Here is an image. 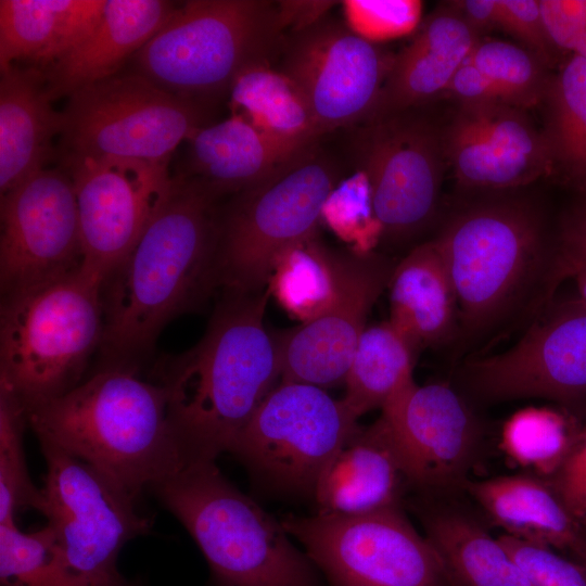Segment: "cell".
Returning a JSON list of instances; mask_svg holds the SVG:
<instances>
[{
	"mask_svg": "<svg viewBox=\"0 0 586 586\" xmlns=\"http://www.w3.org/2000/svg\"><path fill=\"white\" fill-rule=\"evenodd\" d=\"M102 282L82 268L52 283L1 296L0 387L25 409L79 384L102 343Z\"/></svg>",
	"mask_w": 586,
	"mask_h": 586,
	"instance_id": "7",
	"label": "cell"
},
{
	"mask_svg": "<svg viewBox=\"0 0 586 586\" xmlns=\"http://www.w3.org/2000/svg\"><path fill=\"white\" fill-rule=\"evenodd\" d=\"M61 155L169 163L177 146L206 125L207 106L175 95L130 71L66 98Z\"/></svg>",
	"mask_w": 586,
	"mask_h": 586,
	"instance_id": "9",
	"label": "cell"
},
{
	"mask_svg": "<svg viewBox=\"0 0 586 586\" xmlns=\"http://www.w3.org/2000/svg\"><path fill=\"white\" fill-rule=\"evenodd\" d=\"M443 145L467 190L514 189L552 169L545 135L519 107L499 101L460 104Z\"/></svg>",
	"mask_w": 586,
	"mask_h": 586,
	"instance_id": "20",
	"label": "cell"
},
{
	"mask_svg": "<svg viewBox=\"0 0 586 586\" xmlns=\"http://www.w3.org/2000/svg\"><path fill=\"white\" fill-rule=\"evenodd\" d=\"M220 196L199 179L175 177L166 203L104 278V367H137L171 319L199 308L218 289Z\"/></svg>",
	"mask_w": 586,
	"mask_h": 586,
	"instance_id": "1",
	"label": "cell"
},
{
	"mask_svg": "<svg viewBox=\"0 0 586 586\" xmlns=\"http://www.w3.org/2000/svg\"><path fill=\"white\" fill-rule=\"evenodd\" d=\"M79 213L84 269L104 278L124 259L170 196L169 163L61 155Z\"/></svg>",
	"mask_w": 586,
	"mask_h": 586,
	"instance_id": "16",
	"label": "cell"
},
{
	"mask_svg": "<svg viewBox=\"0 0 586 586\" xmlns=\"http://www.w3.org/2000/svg\"><path fill=\"white\" fill-rule=\"evenodd\" d=\"M284 33L268 0H190L130 60L160 88L207 106L246 68L278 55Z\"/></svg>",
	"mask_w": 586,
	"mask_h": 586,
	"instance_id": "6",
	"label": "cell"
},
{
	"mask_svg": "<svg viewBox=\"0 0 586 586\" xmlns=\"http://www.w3.org/2000/svg\"><path fill=\"white\" fill-rule=\"evenodd\" d=\"M39 443L47 466L42 513L69 576L77 586H139L117 566L122 548L151 531L136 498L86 461Z\"/></svg>",
	"mask_w": 586,
	"mask_h": 586,
	"instance_id": "10",
	"label": "cell"
},
{
	"mask_svg": "<svg viewBox=\"0 0 586 586\" xmlns=\"http://www.w3.org/2000/svg\"><path fill=\"white\" fill-rule=\"evenodd\" d=\"M551 477L555 492L582 523L586 517V426L582 428L572 450Z\"/></svg>",
	"mask_w": 586,
	"mask_h": 586,
	"instance_id": "44",
	"label": "cell"
},
{
	"mask_svg": "<svg viewBox=\"0 0 586 586\" xmlns=\"http://www.w3.org/2000/svg\"><path fill=\"white\" fill-rule=\"evenodd\" d=\"M336 3L329 0L276 1L280 26L283 33L288 30L286 34L305 30L326 18Z\"/></svg>",
	"mask_w": 586,
	"mask_h": 586,
	"instance_id": "46",
	"label": "cell"
},
{
	"mask_svg": "<svg viewBox=\"0 0 586 586\" xmlns=\"http://www.w3.org/2000/svg\"><path fill=\"white\" fill-rule=\"evenodd\" d=\"M1 296L69 277L84 267L75 188L61 166L42 168L1 195Z\"/></svg>",
	"mask_w": 586,
	"mask_h": 586,
	"instance_id": "15",
	"label": "cell"
},
{
	"mask_svg": "<svg viewBox=\"0 0 586 586\" xmlns=\"http://www.w3.org/2000/svg\"><path fill=\"white\" fill-rule=\"evenodd\" d=\"M571 279L574 280L576 288V297L586 305V265L577 269Z\"/></svg>",
	"mask_w": 586,
	"mask_h": 586,
	"instance_id": "48",
	"label": "cell"
},
{
	"mask_svg": "<svg viewBox=\"0 0 586 586\" xmlns=\"http://www.w3.org/2000/svg\"><path fill=\"white\" fill-rule=\"evenodd\" d=\"M280 522L327 586H453L400 507L357 517L288 514Z\"/></svg>",
	"mask_w": 586,
	"mask_h": 586,
	"instance_id": "12",
	"label": "cell"
},
{
	"mask_svg": "<svg viewBox=\"0 0 586 586\" xmlns=\"http://www.w3.org/2000/svg\"><path fill=\"white\" fill-rule=\"evenodd\" d=\"M357 425L342 398L315 385L279 382L228 453L264 486L313 498L323 470Z\"/></svg>",
	"mask_w": 586,
	"mask_h": 586,
	"instance_id": "11",
	"label": "cell"
},
{
	"mask_svg": "<svg viewBox=\"0 0 586 586\" xmlns=\"http://www.w3.org/2000/svg\"><path fill=\"white\" fill-rule=\"evenodd\" d=\"M26 415L39 442L86 461L136 499L190 463L166 387L139 378L137 367H104Z\"/></svg>",
	"mask_w": 586,
	"mask_h": 586,
	"instance_id": "4",
	"label": "cell"
},
{
	"mask_svg": "<svg viewBox=\"0 0 586 586\" xmlns=\"http://www.w3.org/2000/svg\"><path fill=\"white\" fill-rule=\"evenodd\" d=\"M477 41L453 4L433 12L393 56L372 116L416 109L445 92Z\"/></svg>",
	"mask_w": 586,
	"mask_h": 586,
	"instance_id": "23",
	"label": "cell"
},
{
	"mask_svg": "<svg viewBox=\"0 0 586 586\" xmlns=\"http://www.w3.org/2000/svg\"><path fill=\"white\" fill-rule=\"evenodd\" d=\"M27 422L23 404L0 387V524L15 522L21 508L41 513L44 495L31 482L24 456L23 431Z\"/></svg>",
	"mask_w": 586,
	"mask_h": 586,
	"instance_id": "36",
	"label": "cell"
},
{
	"mask_svg": "<svg viewBox=\"0 0 586 586\" xmlns=\"http://www.w3.org/2000/svg\"><path fill=\"white\" fill-rule=\"evenodd\" d=\"M279 71L302 94L320 136L375 112L393 56L329 17L285 34Z\"/></svg>",
	"mask_w": 586,
	"mask_h": 586,
	"instance_id": "17",
	"label": "cell"
},
{
	"mask_svg": "<svg viewBox=\"0 0 586 586\" xmlns=\"http://www.w3.org/2000/svg\"><path fill=\"white\" fill-rule=\"evenodd\" d=\"M532 586H586V565L572 561L552 548L508 534L499 537Z\"/></svg>",
	"mask_w": 586,
	"mask_h": 586,
	"instance_id": "40",
	"label": "cell"
},
{
	"mask_svg": "<svg viewBox=\"0 0 586 586\" xmlns=\"http://www.w3.org/2000/svg\"><path fill=\"white\" fill-rule=\"evenodd\" d=\"M408 485L391 431L380 416L357 425L328 463L313 499L317 514L357 517L399 507Z\"/></svg>",
	"mask_w": 586,
	"mask_h": 586,
	"instance_id": "21",
	"label": "cell"
},
{
	"mask_svg": "<svg viewBox=\"0 0 586 586\" xmlns=\"http://www.w3.org/2000/svg\"><path fill=\"white\" fill-rule=\"evenodd\" d=\"M176 3L164 0H105L92 30L43 68L52 101L119 72L169 17Z\"/></svg>",
	"mask_w": 586,
	"mask_h": 586,
	"instance_id": "22",
	"label": "cell"
},
{
	"mask_svg": "<svg viewBox=\"0 0 586 586\" xmlns=\"http://www.w3.org/2000/svg\"><path fill=\"white\" fill-rule=\"evenodd\" d=\"M416 109L370 117L354 140L374 216L394 241L423 230L438 205L443 136Z\"/></svg>",
	"mask_w": 586,
	"mask_h": 586,
	"instance_id": "13",
	"label": "cell"
},
{
	"mask_svg": "<svg viewBox=\"0 0 586 586\" xmlns=\"http://www.w3.org/2000/svg\"><path fill=\"white\" fill-rule=\"evenodd\" d=\"M150 491L192 536L214 586H327L281 522L215 461L191 462Z\"/></svg>",
	"mask_w": 586,
	"mask_h": 586,
	"instance_id": "5",
	"label": "cell"
},
{
	"mask_svg": "<svg viewBox=\"0 0 586 586\" xmlns=\"http://www.w3.org/2000/svg\"><path fill=\"white\" fill-rule=\"evenodd\" d=\"M381 410L408 485L437 492L460 484L476 454L480 429L456 390L447 383L419 385L413 379Z\"/></svg>",
	"mask_w": 586,
	"mask_h": 586,
	"instance_id": "19",
	"label": "cell"
},
{
	"mask_svg": "<svg viewBox=\"0 0 586 586\" xmlns=\"http://www.w3.org/2000/svg\"><path fill=\"white\" fill-rule=\"evenodd\" d=\"M445 92L460 104L502 102L493 81L468 59L457 69Z\"/></svg>",
	"mask_w": 586,
	"mask_h": 586,
	"instance_id": "45",
	"label": "cell"
},
{
	"mask_svg": "<svg viewBox=\"0 0 586 586\" xmlns=\"http://www.w3.org/2000/svg\"><path fill=\"white\" fill-rule=\"evenodd\" d=\"M419 348L390 320L367 326L345 377L342 398L358 419L380 408L413 380Z\"/></svg>",
	"mask_w": 586,
	"mask_h": 586,
	"instance_id": "31",
	"label": "cell"
},
{
	"mask_svg": "<svg viewBox=\"0 0 586 586\" xmlns=\"http://www.w3.org/2000/svg\"><path fill=\"white\" fill-rule=\"evenodd\" d=\"M498 28L521 40L545 62L552 44L543 23L539 1L498 0Z\"/></svg>",
	"mask_w": 586,
	"mask_h": 586,
	"instance_id": "42",
	"label": "cell"
},
{
	"mask_svg": "<svg viewBox=\"0 0 586 586\" xmlns=\"http://www.w3.org/2000/svg\"><path fill=\"white\" fill-rule=\"evenodd\" d=\"M544 99L552 169L577 192L586 190V59L572 53L549 79Z\"/></svg>",
	"mask_w": 586,
	"mask_h": 586,
	"instance_id": "32",
	"label": "cell"
},
{
	"mask_svg": "<svg viewBox=\"0 0 586 586\" xmlns=\"http://www.w3.org/2000/svg\"><path fill=\"white\" fill-rule=\"evenodd\" d=\"M344 23L357 36L375 44L407 36L420 26L419 0H344Z\"/></svg>",
	"mask_w": 586,
	"mask_h": 586,
	"instance_id": "38",
	"label": "cell"
},
{
	"mask_svg": "<svg viewBox=\"0 0 586 586\" xmlns=\"http://www.w3.org/2000/svg\"><path fill=\"white\" fill-rule=\"evenodd\" d=\"M539 5L552 47L574 53L586 29V0H540Z\"/></svg>",
	"mask_w": 586,
	"mask_h": 586,
	"instance_id": "43",
	"label": "cell"
},
{
	"mask_svg": "<svg viewBox=\"0 0 586 586\" xmlns=\"http://www.w3.org/2000/svg\"><path fill=\"white\" fill-rule=\"evenodd\" d=\"M456 292L458 337L475 341L532 320L559 288L556 234L537 206L489 198L456 211L433 239Z\"/></svg>",
	"mask_w": 586,
	"mask_h": 586,
	"instance_id": "3",
	"label": "cell"
},
{
	"mask_svg": "<svg viewBox=\"0 0 586 586\" xmlns=\"http://www.w3.org/2000/svg\"><path fill=\"white\" fill-rule=\"evenodd\" d=\"M453 586H532L499 538L459 511L420 508Z\"/></svg>",
	"mask_w": 586,
	"mask_h": 586,
	"instance_id": "29",
	"label": "cell"
},
{
	"mask_svg": "<svg viewBox=\"0 0 586 586\" xmlns=\"http://www.w3.org/2000/svg\"><path fill=\"white\" fill-rule=\"evenodd\" d=\"M1 586H77L66 571L50 525L33 533L0 524Z\"/></svg>",
	"mask_w": 586,
	"mask_h": 586,
	"instance_id": "35",
	"label": "cell"
},
{
	"mask_svg": "<svg viewBox=\"0 0 586 586\" xmlns=\"http://www.w3.org/2000/svg\"><path fill=\"white\" fill-rule=\"evenodd\" d=\"M577 561L586 565V551L582 555V557Z\"/></svg>",
	"mask_w": 586,
	"mask_h": 586,
	"instance_id": "50",
	"label": "cell"
},
{
	"mask_svg": "<svg viewBox=\"0 0 586 586\" xmlns=\"http://www.w3.org/2000/svg\"><path fill=\"white\" fill-rule=\"evenodd\" d=\"M582 524H583V527H585V532H586V517L584 518V520L582 521Z\"/></svg>",
	"mask_w": 586,
	"mask_h": 586,
	"instance_id": "51",
	"label": "cell"
},
{
	"mask_svg": "<svg viewBox=\"0 0 586 586\" xmlns=\"http://www.w3.org/2000/svg\"><path fill=\"white\" fill-rule=\"evenodd\" d=\"M291 315L302 322L322 313L335 290L334 251L316 234L291 246L279 259L268 285Z\"/></svg>",
	"mask_w": 586,
	"mask_h": 586,
	"instance_id": "34",
	"label": "cell"
},
{
	"mask_svg": "<svg viewBox=\"0 0 586 586\" xmlns=\"http://www.w3.org/2000/svg\"><path fill=\"white\" fill-rule=\"evenodd\" d=\"M322 216L330 226L346 240L355 239L360 252H371L375 237L382 234L377 220L366 178L361 175L358 182L353 180L345 187H335L322 209Z\"/></svg>",
	"mask_w": 586,
	"mask_h": 586,
	"instance_id": "39",
	"label": "cell"
},
{
	"mask_svg": "<svg viewBox=\"0 0 586 586\" xmlns=\"http://www.w3.org/2000/svg\"><path fill=\"white\" fill-rule=\"evenodd\" d=\"M222 292L201 340L156 367L190 463L228 451L281 379L278 341L264 321L269 288Z\"/></svg>",
	"mask_w": 586,
	"mask_h": 586,
	"instance_id": "2",
	"label": "cell"
},
{
	"mask_svg": "<svg viewBox=\"0 0 586 586\" xmlns=\"http://www.w3.org/2000/svg\"><path fill=\"white\" fill-rule=\"evenodd\" d=\"M582 428L565 408H522L501 429V448L518 464L552 476L563 463Z\"/></svg>",
	"mask_w": 586,
	"mask_h": 586,
	"instance_id": "33",
	"label": "cell"
},
{
	"mask_svg": "<svg viewBox=\"0 0 586 586\" xmlns=\"http://www.w3.org/2000/svg\"><path fill=\"white\" fill-rule=\"evenodd\" d=\"M468 61L493 81L504 103L523 109L545 97L549 79L542 61L528 49L499 40H479Z\"/></svg>",
	"mask_w": 586,
	"mask_h": 586,
	"instance_id": "37",
	"label": "cell"
},
{
	"mask_svg": "<svg viewBox=\"0 0 586 586\" xmlns=\"http://www.w3.org/2000/svg\"><path fill=\"white\" fill-rule=\"evenodd\" d=\"M387 288L390 322L419 349L458 337L456 292L434 240L417 245L395 264Z\"/></svg>",
	"mask_w": 586,
	"mask_h": 586,
	"instance_id": "25",
	"label": "cell"
},
{
	"mask_svg": "<svg viewBox=\"0 0 586 586\" xmlns=\"http://www.w3.org/2000/svg\"><path fill=\"white\" fill-rule=\"evenodd\" d=\"M228 97L233 116L277 141L304 149L317 143L320 137L300 91L269 63L251 66L239 74Z\"/></svg>",
	"mask_w": 586,
	"mask_h": 586,
	"instance_id": "30",
	"label": "cell"
},
{
	"mask_svg": "<svg viewBox=\"0 0 586 586\" xmlns=\"http://www.w3.org/2000/svg\"><path fill=\"white\" fill-rule=\"evenodd\" d=\"M140 586V585H139Z\"/></svg>",
	"mask_w": 586,
	"mask_h": 586,
	"instance_id": "52",
	"label": "cell"
},
{
	"mask_svg": "<svg viewBox=\"0 0 586 586\" xmlns=\"http://www.w3.org/2000/svg\"><path fill=\"white\" fill-rule=\"evenodd\" d=\"M451 4L476 35L498 27V0H463Z\"/></svg>",
	"mask_w": 586,
	"mask_h": 586,
	"instance_id": "47",
	"label": "cell"
},
{
	"mask_svg": "<svg viewBox=\"0 0 586 586\" xmlns=\"http://www.w3.org/2000/svg\"><path fill=\"white\" fill-rule=\"evenodd\" d=\"M469 491L508 535L574 553L586 551L583 524L565 508L551 484L530 475L472 482Z\"/></svg>",
	"mask_w": 586,
	"mask_h": 586,
	"instance_id": "27",
	"label": "cell"
},
{
	"mask_svg": "<svg viewBox=\"0 0 586 586\" xmlns=\"http://www.w3.org/2000/svg\"><path fill=\"white\" fill-rule=\"evenodd\" d=\"M187 142L188 170L182 176L205 182L220 195L254 186L303 150L277 141L233 115L202 126Z\"/></svg>",
	"mask_w": 586,
	"mask_h": 586,
	"instance_id": "28",
	"label": "cell"
},
{
	"mask_svg": "<svg viewBox=\"0 0 586 586\" xmlns=\"http://www.w3.org/2000/svg\"><path fill=\"white\" fill-rule=\"evenodd\" d=\"M586 265V190L578 191L556 232V279L560 286Z\"/></svg>",
	"mask_w": 586,
	"mask_h": 586,
	"instance_id": "41",
	"label": "cell"
},
{
	"mask_svg": "<svg viewBox=\"0 0 586 586\" xmlns=\"http://www.w3.org/2000/svg\"><path fill=\"white\" fill-rule=\"evenodd\" d=\"M0 193L5 194L58 152L53 140L62 130L43 71L14 64L0 69Z\"/></svg>",
	"mask_w": 586,
	"mask_h": 586,
	"instance_id": "24",
	"label": "cell"
},
{
	"mask_svg": "<svg viewBox=\"0 0 586 586\" xmlns=\"http://www.w3.org/2000/svg\"><path fill=\"white\" fill-rule=\"evenodd\" d=\"M574 53L579 54L586 59V29Z\"/></svg>",
	"mask_w": 586,
	"mask_h": 586,
	"instance_id": "49",
	"label": "cell"
},
{
	"mask_svg": "<svg viewBox=\"0 0 586 586\" xmlns=\"http://www.w3.org/2000/svg\"><path fill=\"white\" fill-rule=\"evenodd\" d=\"M105 0H1L0 69L46 68L99 22Z\"/></svg>",
	"mask_w": 586,
	"mask_h": 586,
	"instance_id": "26",
	"label": "cell"
},
{
	"mask_svg": "<svg viewBox=\"0 0 586 586\" xmlns=\"http://www.w3.org/2000/svg\"><path fill=\"white\" fill-rule=\"evenodd\" d=\"M461 374L484 399L543 397L571 412L586 409V305L553 298L514 345L468 360Z\"/></svg>",
	"mask_w": 586,
	"mask_h": 586,
	"instance_id": "14",
	"label": "cell"
},
{
	"mask_svg": "<svg viewBox=\"0 0 586 586\" xmlns=\"http://www.w3.org/2000/svg\"><path fill=\"white\" fill-rule=\"evenodd\" d=\"M395 264L374 252L334 251L335 290L327 308L277 333L280 382L326 390L344 383L371 308L387 289Z\"/></svg>",
	"mask_w": 586,
	"mask_h": 586,
	"instance_id": "18",
	"label": "cell"
},
{
	"mask_svg": "<svg viewBox=\"0 0 586 586\" xmlns=\"http://www.w3.org/2000/svg\"><path fill=\"white\" fill-rule=\"evenodd\" d=\"M337 169L314 143L220 209L217 281L222 291L266 290L281 256L316 234Z\"/></svg>",
	"mask_w": 586,
	"mask_h": 586,
	"instance_id": "8",
	"label": "cell"
}]
</instances>
